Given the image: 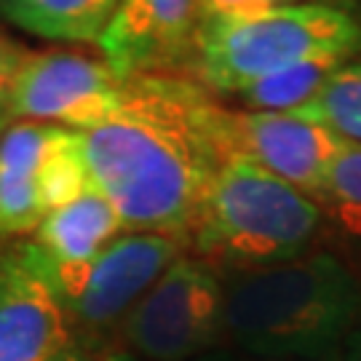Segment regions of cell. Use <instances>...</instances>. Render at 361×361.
<instances>
[{
    "label": "cell",
    "instance_id": "1",
    "mask_svg": "<svg viewBox=\"0 0 361 361\" xmlns=\"http://www.w3.org/2000/svg\"><path fill=\"white\" fill-rule=\"evenodd\" d=\"M214 116L217 102L198 80L137 75L116 116L78 131L91 188L113 204L126 233L190 241L225 164Z\"/></svg>",
    "mask_w": 361,
    "mask_h": 361
},
{
    "label": "cell",
    "instance_id": "2",
    "mask_svg": "<svg viewBox=\"0 0 361 361\" xmlns=\"http://www.w3.org/2000/svg\"><path fill=\"white\" fill-rule=\"evenodd\" d=\"M225 284V335L265 359L322 356L361 308L356 276L326 252L233 273Z\"/></svg>",
    "mask_w": 361,
    "mask_h": 361
},
{
    "label": "cell",
    "instance_id": "3",
    "mask_svg": "<svg viewBox=\"0 0 361 361\" xmlns=\"http://www.w3.org/2000/svg\"><path fill=\"white\" fill-rule=\"evenodd\" d=\"M324 209L257 164L228 155L188 246L214 271H259L308 255Z\"/></svg>",
    "mask_w": 361,
    "mask_h": 361
},
{
    "label": "cell",
    "instance_id": "4",
    "mask_svg": "<svg viewBox=\"0 0 361 361\" xmlns=\"http://www.w3.org/2000/svg\"><path fill=\"white\" fill-rule=\"evenodd\" d=\"M361 51V19L329 3L271 6L265 11L201 27L193 73L212 94L238 97L279 70Z\"/></svg>",
    "mask_w": 361,
    "mask_h": 361
},
{
    "label": "cell",
    "instance_id": "5",
    "mask_svg": "<svg viewBox=\"0 0 361 361\" xmlns=\"http://www.w3.org/2000/svg\"><path fill=\"white\" fill-rule=\"evenodd\" d=\"M32 244V241H30ZM35 246V244H32ZM188 244L164 233H123L89 262L59 265L35 255L73 326L102 332L121 326L147 289L185 255Z\"/></svg>",
    "mask_w": 361,
    "mask_h": 361
},
{
    "label": "cell",
    "instance_id": "6",
    "mask_svg": "<svg viewBox=\"0 0 361 361\" xmlns=\"http://www.w3.org/2000/svg\"><path fill=\"white\" fill-rule=\"evenodd\" d=\"M225 335V284L219 273L182 255L121 324V345L140 361H190Z\"/></svg>",
    "mask_w": 361,
    "mask_h": 361
},
{
    "label": "cell",
    "instance_id": "7",
    "mask_svg": "<svg viewBox=\"0 0 361 361\" xmlns=\"http://www.w3.org/2000/svg\"><path fill=\"white\" fill-rule=\"evenodd\" d=\"M126 80L102 56L32 51L16 78L8 116L70 131L97 129L118 113Z\"/></svg>",
    "mask_w": 361,
    "mask_h": 361
},
{
    "label": "cell",
    "instance_id": "8",
    "mask_svg": "<svg viewBox=\"0 0 361 361\" xmlns=\"http://www.w3.org/2000/svg\"><path fill=\"white\" fill-rule=\"evenodd\" d=\"M217 137L228 155H238L295 185L316 201L322 182L345 140L292 113L233 110L217 104Z\"/></svg>",
    "mask_w": 361,
    "mask_h": 361
},
{
    "label": "cell",
    "instance_id": "9",
    "mask_svg": "<svg viewBox=\"0 0 361 361\" xmlns=\"http://www.w3.org/2000/svg\"><path fill=\"white\" fill-rule=\"evenodd\" d=\"M198 0H118L97 49L123 78L193 70L201 38Z\"/></svg>",
    "mask_w": 361,
    "mask_h": 361
},
{
    "label": "cell",
    "instance_id": "10",
    "mask_svg": "<svg viewBox=\"0 0 361 361\" xmlns=\"http://www.w3.org/2000/svg\"><path fill=\"white\" fill-rule=\"evenodd\" d=\"M73 343V324L35 246L0 241V361H59Z\"/></svg>",
    "mask_w": 361,
    "mask_h": 361
},
{
    "label": "cell",
    "instance_id": "11",
    "mask_svg": "<svg viewBox=\"0 0 361 361\" xmlns=\"http://www.w3.org/2000/svg\"><path fill=\"white\" fill-rule=\"evenodd\" d=\"M62 126L11 121L0 140V241H22L46 219L40 171Z\"/></svg>",
    "mask_w": 361,
    "mask_h": 361
},
{
    "label": "cell",
    "instance_id": "12",
    "mask_svg": "<svg viewBox=\"0 0 361 361\" xmlns=\"http://www.w3.org/2000/svg\"><path fill=\"white\" fill-rule=\"evenodd\" d=\"M123 233V219L118 217L113 204L97 190H89L65 207L49 212L30 241L54 262L78 265L97 257Z\"/></svg>",
    "mask_w": 361,
    "mask_h": 361
},
{
    "label": "cell",
    "instance_id": "13",
    "mask_svg": "<svg viewBox=\"0 0 361 361\" xmlns=\"http://www.w3.org/2000/svg\"><path fill=\"white\" fill-rule=\"evenodd\" d=\"M118 0H0L11 27L56 43H99Z\"/></svg>",
    "mask_w": 361,
    "mask_h": 361
},
{
    "label": "cell",
    "instance_id": "14",
    "mask_svg": "<svg viewBox=\"0 0 361 361\" xmlns=\"http://www.w3.org/2000/svg\"><path fill=\"white\" fill-rule=\"evenodd\" d=\"M345 56H316L297 65L273 73L271 78L255 83L252 89L238 94L241 110H259V113H292L316 97L340 65H345Z\"/></svg>",
    "mask_w": 361,
    "mask_h": 361
},
{
    "label": "cell",
    "instance_id": "15",
    "mask_svg": "<svg viewBox=\"0 0 361 361\" xmlns=\"http://www.w3.org/2000/svg\"><path fill=\"white\" fill-rule=\"evenodd\" d=\"M292 116L335 131L345 142L361 145V59H348L329 75L316 97Z\"/></svg>",
    "mask_w": 361,
    "mask_h": 361
},
{
    "label": "cell",
    "instance_id": "16",
    "mask_svg": "<svg viewBox=\"0 0 361 361\" xmlns=\"http://www.w3.org/2000/svg\"><path fill=\"white\" fill-rule=\"evenodd\" d=\"M316 204L348 235L361 238V145H343L324 177Z\"/></svg>",
    "mask_w": 361,
    "mask_h": 361
},
{
    "label": "cell",
    "instance_id": "17",
    "mask_svg": "<svg viewBox=\"0 0 361 361\" xmlns=\"http://www.w3.org/2000/svg\"><path fill=\"white\" fill-rule=\"evenodd\" d=\"M30 54L32 49H27L25 43L8 38V35H0V110H8L16 78L22 73Z\"/></svg>",
    "mask_w": 361,
    "mask_h": 361
},
{
    "label": "cell",
    "instance_id": "18",
    "mask_svg": "<svg viewBox=\"0 0 361 361\" xmlns=\"http://www.w3.org/2000/svg\"><path fill=\"white\" fill-rule=\"evenodd\" d=\"M201 6V19L204 25L212 22H231V19H244L252 13H259L271 8V0H198Z\"/></svg>",
    "mask_w": 361,
    "mask_h": 361
},
{
    "label": "cell",
    "instance_id": "19",
    "mask_svg": "<svg viewBox=\"0 0 361 361\" xmlns=\"http://www.w3.org/2000/svg\"><path fill=\"white\" fill-rule=\"evenodd\" d=\"M59 361H140L134 353L123 348L121 343H73L59 356Z\"/></svg>",
    "mask_w": 361,
    "mask_h": 361
},
{
    "label": "cell",
    "instance_id": "20",
    "mask_svg": "<svg viewBox=\"0 0 361 361\" xmlns=\"http://www.w3.org/2000/svg\"><path fill=\"white\" fill-rule=\"evenodd\" d=\"M190 361H241L235 359V356H231V353H217V350H209V353H204V356H195V359Z\"/></svg>",
    "mask_w": 361,
    "mask_h": 361
},
{
    "label": "cell",
    "instance_id": "21",
    "mask_svg": "<svg viewBox=\"0 0 361 361\" xmlns=\"http://www.w3.org/2000/svg\"><path fill=\"white\" fill-rule=\"evenodd\" d=\"M13 118L8 116V110H0V140H3V134H6V129L11 126Z\"/></svg>",
    "mask_w": 361,
    "mask_h": 361
},
{
    "label": "cell",
    "instance_id": "22",
    "mask_svg": "<svg viewBox=\"0 0 361 361\" xmlns=\"http://www.w3.org/2000/svg\"><path fill=\"white\" fill-rule=\"evenodd\" d=\"M273 6H297V3H302V0H271Z\"/></svg>",
    "mask_w": 361,
    "mask_h": 361
},
{
    "label": "cell",
    "instance_id": "23",
    "mask_svg": "<svg viewBox=\"0 0 361 361\" xmlns=\"http://www.w3.org/2000/svg\"><path fill=\"white\" fill-rule=\"evenodd\" d=\"M356 361H361V345H359V353H356Z\"/></svg>",
    "mask_w": 361,
    "mask_h": 361
}]
</instances>
